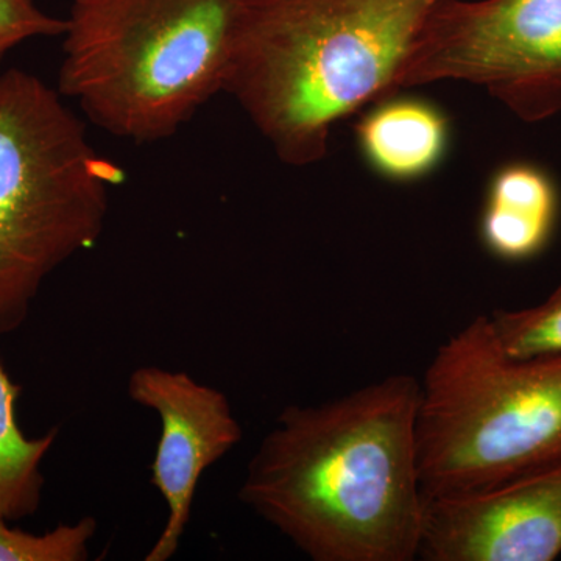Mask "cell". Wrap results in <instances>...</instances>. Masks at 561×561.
<instances>
[{
	"instance_id": "1",
	"label": "cell",
	"mask_w": 561,
	"mask_h": 561,
	"mask_svg": "<svg viewBox=\"0 0 561 561\" xmlns=\"http://www.w3.org/2000/svg\"><path fill=\"white\" fill-rule=\"evenodd\" d=\"M420 391L413 376L391 375L287 405L247 465L239 501L313 561L419 559Z\"/></svg>"
},
{
	"instance_id": "2",
	"label": "cell",
	"mask_w": 561,
	"mask_h": 561,
	"mask_svg": "<svg viewBox=\"0 0 561 561\" xmlns=\"http://www.w3.org/2000/svg\"><path fill=\"white\" fill-rule=\"evenodd\" d=\"M437 2L234 0L224 92L284 164H316L334 124L400 91Z\"/></svg>"
},
{
	"instance_id": "3",
	"label": "cell",
	"mask_w": 561,
	"mask_h": 561,
	"mask_svg": "<svg viewBox=\"0 0 561 561\" xmlns=\"http://www.w3.org/2000/svg\"><path fill=\"white\" fill-rule=\"evenodd\" d=\"M234 0H72L57 90L116 138H172L224 92Z\"/></svg>"
},
{
	"instance_id": "4",
	"label": "cell",
	"mask_w": 561,
	"mask_h": 561,
	"mask_svg": "<svg viewBox=\"0 0 561 561\" xmlns=\"http://www.w3.org/2000/svg\"><path fill=\"white\" fill-rule=\"evenodd\" d=\"M124 180L58 90L27 70L0 73V335L27 321L51 273L99 242Z\"/></svg>"
},
{
	"instance_id": "5",
	"label": "cell",
	"mask_w": 561,
	"mask_h": 561,
	"mask_svg": "<svg viewBox=\"0 0 561 561\" xmlns=\"http://www.w3.org/2000/svg\"><path fill=\"white\" fill-rule=\"evenodd\" d=\"M420 386L426 500L481 493L561 460V353L513 357L479 316L443 343Z\"/></svg>"
},
{
	"instance_id": "6",
	"label": "cell",
	"mask_w": 561,
	"mask_h": 561,
	"mask_svg": "<svg viewBox=\"0 0 561 561\" xmlns=\"http://www.w3.org/2000/svg\"><path fill=\"white\" fill-rule=\"evenodd\" d=\"M468 81L524 122L561 113V0H438L400 90Z\"/></svg>"
},
{
	"instance_id": "7",
	"label": "cell",
	"mask_w": 561,
	"mask_h": 561,
	"mask_svg": "<svg viewBox=\"0 0 561 561\" xmlns=\"http://www.w3.org/2000/svg\"><path fill=\"white\" fill-rule=\"evenodd\" d=\"M128 397L157 413L161 423L150 482L168 505V519L144 560L168 561L190 526L203 474L241 443L242 426L224 391L186 371L136 368L128 378Z\"/></svg>"
},
{
	"instance_id": "8",
	"label": "cell",
	"mask_w": 561,
	"mask_h": 561,
	"mask_svg": "<svg viewBox=\"0 0 561 561\" xmlns=\"http://www.w3.org/2000/svg\"><path fill=\"white\" fill-rule=\"evenodd\" d=\"M561 556V460L468 496L426 500L420 559L552 561Z\"/></svg>"
},
{
	"instance_id": "9",
	"label": "cell",
	"mask_w": 561,
	"mask_h": 561,
	"mask_svg": "<svg viewBox=\"0 0 561 561\" xmlns=\"http://www.w3.org/2000/svg\"><path fill=\"white\" fill-rule=\"evenodd\" d=\"M559 213L556 184L537 165L508 164L493 176L481 219L483 245L500 260H530L551 241Z\"/></svg>"
},
{
	"instance_id": "10",
	"label": "cell",
	"mask_w": 561,
	"mask_h": 561,
	"mask_svg": "<svg viewBox=\"0 0 561 561\" xmlns=\"http://www.w3.org/2000/svg\"><path fill=\"white\" fill-rule=\"evenodd\" d=\"M362 154L389 180L411 181L434 171L445 157L448 119L419 99H383L356 127Z\"/></svg>"
},
{
	"instance_id": "11",
	"label": "cell",
	"mask_w": 561,
	"mask_h": 561,
	"mask_svg": "<svg viewBox=\"0 0 561 561\" xmlns=\"http://www.w3.org/2000/svg\"><path fill=\"white\" fill-rule=\"evenodd\" d=\"M21 394L22 387L0 360V515L11 523L39 511L46 485L43 463L60 435L58 427L41 437L24 434L18 421Z\"/></svg>"
},
{
	"instance_id": "12",
	"label": "cell",
	"mask_w": 561,
	"mask_h": 561,
	"mask_svg": "<svg viewBox=\"0 0 561 561\" xmlns=\"http://www.w3.org/2000/svg\"><path fill=\"white\" fill-rule=\"evenodd\" d=\"M10 523L0 515V561H84L90 559V545L98 531L92 516L58 524L41 535L16 529Z\"/></svg>"
},
{
	"instance_id": "13",
	"label": "cell",
	"mask_w": 561,
	"mask_h": 561,
	"mask_svg": "<svg viewBox=\"0 0 561 561\" xmlns=\"http://www.w3.org/2000/svg\"><path fill=\"white\" fill-rule=\"evenodd\" d=\"M502 348L513 357L561 353V286L540 305L490 316Z\"/></svg>"
},
{
	"instance_id": "14",
	"label": "cell",
	"mask_w": 561,
	"mask_h": 561,
	"mask_svg": "<svg viewBox=\"0 0 561 561\" xmlns=\"http://www.w3.org/2000/svg\"><path fill=\"white\" fill-rule=\"evenodd\" d=\"M66 31V20L51 16L35 0H0V62L21 44L55 38Z\"/></svg>"
}]
</instances>
